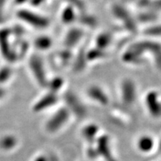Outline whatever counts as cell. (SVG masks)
Returning <instances> with one entry per match:
<instances>
[{"label": "cell", "mask_w": 161, "mask_h": 161, "mask_svg": "<svg viewBox=\"0 0 161 161\" xmlns=\"http://www.w3.org/2000/svg\"><path fill=\"white\" fill-rule=\"evenodd\" d=\"M19 140L13 134H4L0 136V152L9 153L15 150L19 146Z\"/></svg>", "instance_id": "13"}, {"label": "cell", "mask_w": 161, "mask_h": 161, "mask_svg": "<svg viewBox=\"0 0 161 161\" xmlns=\"http://www.w3.org/2000/svg\"><path fill=\"white\" fill-rule=\"evenodd\" d=\"M77 23L80 27L85 30L86 29H95L98 25L97 17L92 14L86 11L79 12L78 15Z\"/></svg>", "instance_id": "14"}, {"label": "cell", "mask_w": 161, "mask_h": 161, "mask_svg": "<svg viewBox=\"0 0 161 161\" xmlns=\"http://www.w3.org/2000/svg\"><path fill=\"white\" fill-rule=\"evenodd\" d=\"M155 141L149 135H142L140 136L136 141V148L140 152L148 154L155 148Z\"/></svg>", "instance_id": "20"}, {"label": "cell", "mask_w": 161, "mask_h": 161, "mask_svg": "<svg viewBox=\"0 0 161 161\" xmlns=\"http://www.w3.org/2000/svg\"><path fill=\"white\" fill-rule=\"evenodd\" d=\"M66 4L72 6L77 10L78 12L86 11V5L84 0H65Z\"/></svg>", "instance_id": "25"}, {"label": "cell", "mask_w": 161, "mask_h": 161, "mask_svg": "<svg viewBox=\"0 0 161 161\" xmlns=\"http://www.w3.org/2000/svg\"><path fill=\"white\" fill-rule=\"evenodd\" d=\"M63 100L64 106L69 110L70 114L77 117H84L86 114V108L80 98L74 92L65 90Z\"/></svg>", "instance_id": "7"}, {"label": "cell", "mask_w": 161, "mask_h": 161, "mask_svg": "<svg viewBox=\"0 0 161 161\" xmlns=\"http://www.w3.org/2000/svg\"><path fill=\"white\" fill-rule=\"evenodd\" d=\"M150 9L158 13H161V0H151Z\"/></svg>", "instance_id": "26"}, {"label": "cell", "mask_w": 161, "mask_h": 161, "mask_svg": "<svg viewBox=\"0 0 161 161\" xmlns=\"http://www.w3.org/2000/svg\"><path fill=\"white\" fill-rule=\"evenodd\" d=\"M72 114L64 105H62L47 119L45 123V129L50 134L59 131L69 122Z\"/></svg>", "instance_id": "5"}, {"label": "cell", "mask_w": 161, "mask_h": 161, "mask_svg": "<svg viewBox=\"0 0 161 161\" xmlns=\"http://www.w3.org/2000/svg\"><path fill=\"white\" fill-rule=\"evenodd\" d=\"M46 1L47 0H30L29 3H31V5L32 6L37 8L40 7V6L43 5Z\"/></svg>", "instance_id": "27"}, {"label": "cell", "mask_w": 161, "mask_h": 161, "mask_svg": "<svg viewBox=\"0 0 161 161\" xmlns=\"http://www.w3.org/2000/svg\"><path fill=\"white\" fill-rule=\"evenodd\" d=\"M110 11L113 17L117 20L124 31L131 35L137 31L138 24L135 17H134L129 10L123 5L119 3L113 4Z\"/></svg>", "instance_id": "2"}, {"label": "cell", "mask_w": 161, "mask_h": 161, "mask_svg": "<svg viewBox=\"0 0 161 161\" xmlns=\"http://www.w3.org/2000/svg\"><path fill=\"white\" fill-rule=\"evenodd\" d=\"M130 46L136 52L142 65L150 62L158 71L161 72V43L158 40L144 37L134 41Z\"/></svg>", "instance_id": "1"}, {"label": "cell", "mask_w": 161, "mask_h": 161, "mask_svg": "<svg viewBox=\"0 0 161 161\" xmlns=\"http://www.w3.org/2000/svg\"><path fill=\"white\" fill-rule=\"evenodd\" d=\"M98 130V126L95 124H89L86 125L82 130V135L86 140H94L96 136V134Z\"/></svg>", "instance_id": "24"}, {"label": "cell", "mask_w": 161, "mask_h": 161, "mask_svg": "<svg viewBox=\"0 0 161 161\" xmlns=\"http://www.w3.org/2000/svg\"><path fill=\"white\" fill-rule=\"evenodd\" d=\"M33 161H48V158L43 154H40V155L35 157Z\"/></svg>", "instance_id": "28"}, {"label": "cell", "mask_w": 161, "mask_h": 161, "mask_svg": "<svg viewBox=\"0 0 161 161\" xmlns=\"http://www.w3.org/2000/svg\"><path fill=\"white\" fill-rule=\"evenodd\" d=\"M84 37V29L80 26L72 25L64 36V47L73 49L81 43Z\"/></svg>", "instance_id": "10"}, {"label": "cell", "mask_w": 161, "mask_h": 161, "mask_svg": "<svg viewBox=\"0 0 161 161\" xmlns=\"http://www.w3.org/2000/svg\"><path fill=\"white\" fill-rule=\"evenodd\" d=\"M30 0H17V3H25V2H29Z\"/></svg>", "instance_id": "29"}, {"label": "cell", "mask_w": 161, "mask_h": 161, "mask_svg": "<svg viewBox=\"0 0 161 161\" xmlns=\"http://www.w3.org/2000/svg\"><path fill=\"white\" fill-rule=\"evenodd\" d=\"M85 95L88 99L98 105L107 107L110 104V98L104 86L98 84H92L86 88Z\"/></svg>", "instance_id": "8"}, {"label": "cell", "mask_w": 161, "mask_h": 161, "mask_svg": "<svg viewBox=\"0 0 161 161\" xmlns=\"http://www.w3.org/2000/svg\"><path fill=\"white\" fill-rule=\"evenodd\" d=\"M73 55L74 54L72 53V49L64 47L63 49L58 52L57 55L58 61L60 63V66H65V65L69 64H71Z\"/></svg>", "instance_id": "23"}, {"label": "cell", "mask_w": 161, "mask_h": 161, "mask_svg": "<svg viewBox=\"0 0 161 161\" xmlns=\"http://www.w3.org/2000/svg\"><path fill=\"white\" fill-rule=\"evenodd\" d=\"M46 90L60 96V93L64 90H66V79L59 75L49 78Z\"/></svg>", "instance_id": "19"}, {"label": "cell", "mask_w": 161, "mask_h": 161, "mask_svg": "<svg viewBox=\"0 0 161 161\" xmlns=\"http://www.w3.org/2000/svg\"><path fill=\"white\" fill-rule=\"evenodd\" d=\"M60 99L59 95L46 90L45 93L38 98L37 100L33 104L32 110L35 113L46 111L57 105Z\"/></svg>", "instance_id": "11"}, {"label": "cell", "mask_w": 161, "mask_h": 161, "mask_svg": "<svg viewBox=\"0 0 161 161\" xmlns=\"http://www.w3.org/2000/svg\"><path fill=\"white\" fill-rule=\"evenodd\" d=\"M17 16L22 21L36 29H46L51 25L49 17L32 10H20L17 13Z\"/></svg>", "instance_id": "6"}, {"label": "cell", "mask_w": 161, "mask_h": 161, "mask_svg": "<svg viewBox=\"0 0 161 161\" xmlns=\"http://www.w3.org/2000/svg\"><path fill=\"white\" fill-rule=\"evenodd\" d=\"M86 59V50L80 49L77 54H74L72 58L71 67L74 73L79 74L85 70L87 65Z\"/></svg>", "instance_id": "15"}, {"label": "cell", "mask_w": 161, "mask_h": 161, "mask_svg": "<svg viewBox=\"0 0 161 161\" xmlns=\"http://www.w3.org/2000/svg\"><path fill=\"white\" fill-rule=\"evenodd\" d=\"M159 14L160 13L152 9L141 10V11L139 12L136 17H135V19L138 25L140 23H144L147 26L158 21Z\"/></svg>", "instance_id": "18"}, {"label": "cell", "mask_w": 161, "mask_h": 161, "mask_svg": "<svg viewBox=\"0 0 161 161\" xmlns=\"http://www.w3.org/2000/svg\"><path fill=\"white\" fill-rule=\"evenodd\" d=\"M29 68L36 84L46 89L49 77L43 58L38 54L32 55L29 60Z\"/></svg>", "instance_id": "4"}, {"label": "cell", "mask_w": 161, "mask_h": 161, "mask_svg": "<svg viewBox=\"0 0 161 161\" xmlns=\"http://www.w3.org/2000/svg\"><path fill=\"white\" fill-rule=\"evenodd\" d=\"M114 37L109 31H101L95 37L94 46L104 51H108L112 43H114Z\"/></svg>", "instance_id": "16"}, {"label": "cell", "mask_w": 161, "mask_h": 161, "mask_svg": "<svg viewBox=\"0 0 161 161\" xmlns=\"http://www.w3.org/2000/svg\"><path fill=\"white\" fill-rule=\"evenodd\" d=\"M144 104L148 114L154 119L161 117V96L156 90H149L144 96Z\"/></svg>", "instance_id": "9"}, {"label": "cell", "mask_w": 161, "mask_h": 161, "mask_svg": "<svg viewBox=\"0 0 161 161\" xmlns=\"http://www.w3.org/2000/svg\"><path fill=\"white\" fill-rule=\"evenodd\" d=\"M54 41L52 37L47 35H39L34 40V46L39 52H47L52 48Z\"/></svg>", "instance_id": "21"}, {"label": "cell", "mask_w": 161, "mask_h": 161, "mask_svg": "<svg viewBox=\"0 0 161 161\" xmlns=\"http://www.w3.org/2000/svg\"><path fill=\"white\" fill-rule=\"evenodd\" d=\"M107 56V51L98 49L94 46L86 49V59L88 64L100 63L106 59Z\"/></svg>", "instance_id": "17"}, {"label": "cell", "mask_w": 161, "mask_h": 161, "mask_svg": "<svg viewBox=\"0 0 161 161\" xmlns=\"http://www.w3.org/2000/svg\"><path fill=\"white\" fill-rule=\"evenodd\" d=\"M119 97L121 102L126 107L132 106L136 102L138 95L137 84L130 77L121 78L118 84Z\"/></svg>", "instance_id": "3"}, {"label": "cell", "mask_w": 161, "mask_h": 161, "mask_svg": "<svg viewBox=\"0 0 161 161\" xmlns=\"http://www.w3.org/2000/svg\"><path fill=\"white\" fill-rule=\"evenodd\" d=\"M158 147L159 150H160V152H161V140H160V142H158Z\"/></svg>", "instance_id": "30"}, {"label": "cell", "mask_w": 161, "mask_h": 161, "mask_svg": "<svg viewBox=\"0 0 161 161\" xmlns=\"http://www.w3.org/2000/svg\"><path fill=\"white\" fill-rule=\"evenodd\" d=\"M142 35H144V37L159 41L161 39V22L158 21L145 26L144 29L142 30Z\"/></svg>", "instance_id": "22"}, {"label": "cell", "mask_w": 161, "mask_h": 161, "mask_svg": "<svg viewBox=\"0 0 161 161\" xmlns=\"http://www.w3.org/2000/svg\"><path fill=\"white\" fill-rule=\"evenodd\" d=\"M78 12L75 8L72 6L66 4L62 8L61 11L60 12V19L61 23L65 25L72 26L75 25L77 23Z\"/></svg>", "instance_id": "12"}]
</instances>
